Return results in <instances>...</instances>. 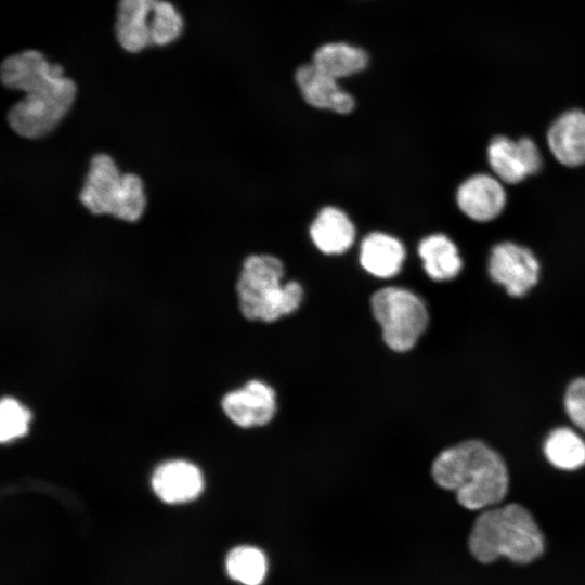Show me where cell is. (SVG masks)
I'll return each mask as SVG.
<instances>
[{
  "label": "cell",
  "instance_id": "cell-1",
  "mask_svg": "<svg viewBox=\"0 0 585 585\" xmlns=\"http://www.w3.org/2000/svg\"><path fill=\"white\" fill-rule=\"evenodd\" d=\"M431 473L442 489L455 492L468 510L482 511L499 505L509 489V473L503 457L485 442L471 439L442 451Z\"/></svg>",
  "mask_w": 585,
  "mask_h": 585
},
{
  "label": "cell",
  "instance_id": "cell-2",
  "mask_svg": "<svg viewBox=\"0 0 585 585\" xmlns=\"http://www.w3.org/2000/svg\"><path fill=\"white\" fill-rule=\"evenodd\" d=\"M468 547L482 563L500 557L526 564L545 548L544 536L532 514L522 505L510 503L482 510L471 528Z\"/></svg>",
  "mask_w": 585,
  "mask_h": 585
},
{
  "label": "cell",
  "instance_id": "cell-3",
  "mask_svg": "<svg viewBox=\"0 0 585 585\" xmlns=\"http://www.w3.org/2000/svg\"><path fill=\"white\" fill-rule=\"evenodd\" d=\"M283 275L282 261L272 255H251L245 259L236 291L246 318L270 323L300 307L302 286L296 281L283 284Z\"/></svg>",
  "mask_w": 585,
  "mask_h": 585
},
{
  "label": "cell",
  "instance_id": "cell-4",
  "mask_svg": "<svg viewBox=\"0 0 585 585\" xmlns=\"http://www.w3.org/2000/svg\"><path fill=\"white\" fill-rule=\"evenodd\" d=\"M79 198L93 214H112L128 222L138 221L146 206L141 178L120 173L107 154H96L91 158Z\"/></svg>",
  "mask_w": 585,
  "mask_h": 585
},
{
  "label": "cell",
  "instance_id": "cell-5",
  "mask_svg": "<svg viewBox=\"0 0 585 585\" xmlns=\"http://www.w3.org/2000/svg\"><path fill=\"white\" fill-rule=\"evenodd\" d=\"M370 308L385 343L394 352L413 349L429 323L424 300L403 287L389 286L375 291Z\"/></svg>",
  "mask_w": 585,
  "mask_h": 585
},
{
  "label": "cell",
  "instance_id": "cell-6",
  "mask_svg": "<svg viewBox=\"0 0 585 585\" xmlns=\"http://www.w3.org/2000/svg\"><path fill=\"white\" fill-rule=\"evenodd\" d=\"M76 92L75 82L65 76L32 89L10 108L8 120L11 128L27 139L47 135L68 113Z\"/></svg>",
  "mask_w": 585,
  "mask_h": 585
},
{
  "label": "cell",
  "instance_id": "cell-7",
  "mask_svg": "<svg viewBox=\"0 0 585 585\" xmlns=\"http://www.w3.org/2000/svg\"><path fill=\"white\" fill-rule=\"evenodd\" d=\"M489 273L512 297L524 296L538 281L540 264L528 248L515 243L497 244L491 251Z\"/></svg>",
  "mask_w": 585,
  "mask_h": 585
},
{
  "label": "cell",
  "instance_id": "cell-8",
  "mask_svg": "<svg viewBox=\"0 0 585 585\" xmlns=\"http://www.w3.org/2000/svg\"><path fill=\"white\" fill-rule=\"evenodd\" d=\"M487 160L496 178L511 184L521 182L542 167L541 152L529 138L516 141L503 135L494 138L487 147Z\"/></svg>",
  "mask_w": 585,
  "mask_h": 585
},
{
  "label": "cell",
  "instance_id": "cell-9",
  "mask_svg": "<svg viewBox=\"0 0 585 585\" xmlns=\"http://www.w3.org/2000/svg\"><path fill=\"white\" fill-rule=\"evenodd\" d=\"M221 406L225 415L239 427L263 426L276 413V394L268 384L249 380L244 387L226 393Z\"/></svg>",
  "mask_w": 585,
  "mask_h": 585
},
{
  "label": "cell",
  "instance_id": "cell-10",
  "mask_svg": "<svg viewBox=\"0 0 585 585\" xmlns=\"http://www.w3.org/2000/svg\"><path fill=\"white\" fill-rule=\"evenodd\" d=\"M500 180L485 173L471 176L457 190L459 209L470 219L487 222L500 214L506 193Z\"/></svg>",
  "mask_w": 585,
  "mask_h": 585
},
{
  "label": "cell",
  "instance_id": "cell-11",
  "mask_svg": "<svg viewBox=\"0 0 585 585\" xmlns=\"http://www.w3.org/2000/svg\"><path fill=\"white\" fill-rule=\"evenodd\" d=\"M1 81L9 88L25 93L61 76L63 67L48 62L37 50H26L8 56L1 64Z\"/></svg>",
  "mask_w": 585,
  "mask_h": 585
},
{
  "label": "cell",
  "instance_id": "cell-12",
  "mask_svg": "<svg viewBox=\"0 0 585 585\" xmlns=\"http://www.w3.org/2000/svg\"><path fill=\"white\" fill-rule=\"evenodd\" d=\"M159 499L179 504L196 498L204 487L200 470L186 460H169L159 465L151 480Z\"/></svg>",
  "mask_w": 585,
  "mask_h": 585
},
{
  "label": "cell",
  "instance_id": "cell-13",
  "mask_svg": "<svg viewBox=\"0 0 585 585\" xmlns=\"http://www.w3.org/2000/svg\"><path fill=\"white\" fill-rule=\"evenodd\" d=\"M296 82L306 102L315 108L348 114L355 106L353 96L340 88L337 79L313 64L302 65L297 69Z\"/></svg>",
  "mask_w": 585,
  "mask_h": 585
},
{
  "label": "cell",
  "instance_id": "cell-14",
  "mask_svg": "<svg viewBox=\"0 0 585 585\" xmlns=\"http://www.w3.org/2000/svg\"><path fill=\"white\" fill-rule=\"evenodd\" d=\"M549 148L562 165L585 164V113L570 110L559 116L547 134Z\"/></svg>",
  "mask_w": 585,
  "mask_h": 585
},
{
  "label": "cell",
  "instance_id": "cell-15",
  "mask_svg": "<svg viewBox=\"0 0 585 585\" xmlns=\"http://www.w3.org/2000/svg\"><path fill=\"white\" fill-rule=\"evenodd\" d=\"M156 0H119L116 38L128 52H140L151 43L150 24Z\"/></svg>",
  "mask_w": 585,
  "mask_h": 585
},
{
  "label": "cell",
  "instance_id": "cell-16",
  "mask_svg": "<svg viewBox=\"0 0 585 585\" xmlns=\"http://www.w3.org/2000/svg\"><path fill=\"white\" fill-rule=\"evenodd\" d=\"M405 259V248L395 237L381 233H369L361 243L360 263L369 274L390 278L396 275Z\"/></svg>",
  "mask_w": 585,
  "mask_h": 585
},
{
  "label": "cell",
  "instance_id": "cell-17",
  "mask_svg": "<svg viewBox=\"0 0 585 585\" xmlns=\"http://www.w3.org/2000/svg\"><path fill=\"white\" fill-rule=\"evenodd\" d=\"M310 236L323 253L340 255L353 245L355 227L342 210L328 206L324 207L312 222Z\"/></svg>",
  "mask_w": 585,
  "mask_h": 585
},
{
  "label": "cell",
  "instance_id": "cell-18",
  "mask_svg": "<svg viewBox=\"0 0 585 585\" xmlns=\"http://www.w3.org/2000/svg\"><path fill=\"white\" fill-rule=\"evenodd\" d=\"M418 255L427 275L437 282L450 281L458 275L463 261L457 246L444 234H432L418 245Z\"/></svg>",
  "mask_w": 585,
  "mask_h": 585
},
{
  "label": "cell",
  "instance_id": "cell-19",
  "mask_svg": "<svg viewBox=\"0 0 585 585\" xmlns=\"http://www.w3.org/2000/svg\"><path fill=\"white\" fill-rule=\"evenodd\" d=\"M312 64L338 80L364 70L368 64V55L359 47L344 42H330L321 46L315 51Z\"/></svg>",
  "mask_w": 585,
  "mask_h": 585
},
{
  "label": "cell",
  "instance_id": "cell-20",
  "mask_svg": "<svg viewBox=\"0 0 585 585\" xmlns=\"http://www.w3.org/2000/svg\"><path fill=\"white\" fill-rule=\"evenodd\" d=\"M543 452L549 464L560 470L572 471L585 465V440L569 427L551 430Z\"/></svg>",
  "mask_w": 585,
  "mask_h": 585
},
{
  "label": "cell",
  "instance_id": "cell-21",
  "mask_svg": "<svg viewBox=\"0 0 585 585\" xmlns=\"http://www.w3.org/2000/svg\"><path fill=\"white\" fill-rule=\"evenodd\" d=\"M227 575L243 585H260L268 571L264 552L249 545L232 548L225 558Z\"/></svg>",
  "mask_w": 585,
  "mask_h": 585
},
{
  "label": "cell",
  "instance_id": "cell-22",
  "mask_svg": "<svg viewBox=\"0 0 585 585\" xmlns=\"http://www.w3.org/2000/svg\"><path fill=\"white\" fill-rule=\"evenodd\" d=\"M183 29V20L168 1L156 0L150 24L151 43L167 46L177 40Z\"/></svg>",
  "mask_w": 585,
  "mask_h": 585
},
{
  "label": "cell",
  "instance_id": "cell-23",
  "mask_svg": "<svg viewBox=\"0 0 585 585\" xmlns=\"http://www.w3.org/2000/svg\"><path fill=\"white\" fill-rule=\"evenodd\" d=\"M30 420L29 411L17 400L5 396L0 403V440L10 442L27 432Z\"/></svg>",
  "mask_w": 585,
  "mask_h": 585
},
{
  "label": "cell",
  "instance_id": "cell-24",
  "mask_svg": "<svg viewBox=\"0 0 585 585\" xmlns=\"http://www.w3.org/2000/svg\"><path fill=\"white\" fill-rule=\"evenodd\" d=\"M563 403L569 419L585 433V377H578L568 385Z\"/></svg>",
  "mask_w": 585,
  "mask_h": 585
}]
</instances>
